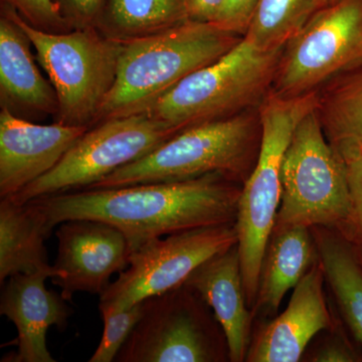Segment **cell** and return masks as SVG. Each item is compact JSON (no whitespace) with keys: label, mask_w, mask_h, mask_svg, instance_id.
Segmentation results:
<instances>
[{"label":"cell","mask_w":362,"mask_h":362,"mask_svg":"<svg viewBox=\"0 0 362 362\" xmlns=\"http://www.w3.org/2000/svg\"><path fill=\"white\" fill-rule=\"evenodd\" d=\"M242 188V183L216 173L183 181L75 190L28 202L52 230L78 218L111 223L122 230L132 252L173 233L235 223Z\"/></svg>","instance_id":"1"},{"label":"cell","mask_w":362,"mask_h":362,"mask_svg":"<svg viewBox=\"0 0 362 362\" xmlns=\"http://www.w3.org/2000/svg\"><path fill=\"white\" fill-rule=\"evenodd\" d=\"M243 37L214 23L188 20L162 32L121 40L115 82L95 125L144 111L183 78L230 52Z\"/></svg>","instance_id":"2"},{"label":"cell","mask_w":362,"mask_h":362,"mask_svg":"<svg viewBox=\"0 0 362 362\" xmlns=\"http://www.w3.org/2000/svg\"><path fill=\"white\" fill-rule=\"evenodd\" d=\"M261 140L259 112L197 124L85 189L183 181L216 173L244 185L256 165Z\"/></svg>","instance_id":"3"},{"label":"cell","mask_w":362,"mask_h":362,"mask_svg":"<svg viewBox=\"0 0 362 362\" xmlns=\"http://www.w3.org/2000/svg\"><path fill=\"white\" fill-rule=\"evenodd\" d=\"M316 105L317 90L293 97L270 92L259 104L261 147L256 165L243 185L235 223L243 282L252 311L262 262L280 207L285 151L298 124Z\"/></svg>","instance_id":"4"},{"label":"cell","mask_w":362,"mask_h":362,"mask_svg":"<svg viewBox=\"0 0 362 362\" xmlns=\"http://www.w3.org/2000/svg\"><path fill=\"white\" fill-rule=\"evenodd\" d=\"M282 52L263 51L244 37L230 52L183 78L144 111L180 131L246 111L270 93Z\"/></svg>","instance_id":"5"},{"label":"cell","mask_w":362,"mask_h":362,"mask_svg":"<svg viewBox=\"0 0 362 362\" xmlns=\"http://www.w3.org/2000/svg\"><path fill=\"white\" fill-rule=\"evenodd\" d=\"M37 52L58 97L57 122L94 124L105 98L115 82L122 42L98 32L96 26L66 33H49L28 23L4 4Z\"/></svg>","instance_id":"6"},{"label":"cell","mask_w":362,"mask_h":362,"mask_svg":"<svg viewBox=\"0 0 362 362\" xmlns=\"http://www.w3.org/2000/svg\"><path fill=\"white\" fill-rule=\"evenodd\" d=\"M315 109L298 124L286 149L274 226H325L346 235L354 225L346 165L328 142Z\"/></svg>","instance_id":"7"},{"label":"cell","mask_w":362,"mask_h":362,"mask_svg":"<svg viewBox=\"0 0 362 362\" xmlns=\"http://www.w3.org/2000/svg\"><path fill=\"white\" fill-rule=\"evenodd\" d=\"M178 132L145 111L107 119L81 136L52 170L7 199L23 204L85 189L147 156Z\"/></svg>","instance_id":"8"},{"label":"cell","mask_w":362,"mask_h":362,"mask_svg":"<svg viewBox=\"0 0 362 362\" xmlns=\"http://www.w3.org/2000/svg\"><path fill=\"white\" fill-rule=\"evenodd\" d=\"M143 303L141 318L115 361H230L220 323L201 295L185 283Z\"/></svg>","instance_id":"9"},{"label":"cell","mask_w":362,"mask_h":362,"mask_svg":"<svg viewBox=\"0 0 362 362\" xmlns=\"http://www.w3.org/2000/svg\"><path fill=\"white\" fill-rule=\"evenodd\" d=\"M362 61V0L319 8L288 40L271 92L293 97L315 92Z\"/></svg>","instance_id":"10"},{"label":"cell","mask_w":362,"mask_h":362,"mask_svg":"<svg viewBox=\"0 0 362 362\" xmlns=\"http://www.w3.org/2000/svg\"><path fill=\"white\" fill-rule=\"evenodd\" d=\"M238 244L235 223L204 226L149 240L100 296V311L129 308L185 284L207 259Z\"/></svg>","instance_id":"11"},{"label":"cell","mask_w":362,"mask_h":362,"mask_svg":"<svg viewBox=\"0 0 362 362\" xmlns=\"http://www.w3.org/2000/svg\"><path fill=\"white\" fill-rule=\"evenodd\" d=\"M58 256L52 284L70 302L78 292L101 296L116 274L129 266L131 247L117 226L103 221L78 218L59 223Z\"/></svg>","instance_id":"12"},{"label":"cell","mask_w":362,"mask_h":362,"mask_svg":"<svg viewBox=\"0 0 362 362\" xmlns=\"http://www.w3.org/2000/svg\"><path fill=\"white\" fill-rule=\"evenodd\" d=\"M324 283L325 276L317 255L293 289L286 310L252 337L246 361L297 362L303 358L312 340L337 322L328 307Z\"/></svg>","instance_id":"13"},{"label":"cell","mask_w":362,"mask_h":362,"mask_svg":"<svg viewBox=\"0 0 362 362\" xmlns=\"http://www.w3.org/2000/svg\"><path fill=\"white\" fill-rule=\"evenodd\" d=\"M57 276L52 266L49 270L11 276L1 285L0 314L18 330L11 343L16 350L2 357V362L56 361L47 349V330L52 326L65 330L73 314L62 294L45 287V281Z\"/></svg>","instance_id":"14"},{"label":"cell","mask_w":362,"mask_h":362,"mask_svg":"<svg viewBox=\"0 0 362 362\" xmlns=\"http://www.w3.org/2000/svg\"><path fill=\"white\" fill-rule=\"evenodd\" d=\"M89 129L58 122L40 125L16 117L8 107L2 106L0 197H13L52 170Z\"/></svg>","instance_id":"15"},{"label":"cell","mask_w":362,"mask_h":362,"mask_svg":"<svg viewBox=\"0 0 362 362\" xmlns=\"http://www.w3.org/2000/svg\"><path fill=\"white\" fill-rule=\"evenodd\" d=\"M185 284L214 311L226 335L230 361H246L254 315L247 303L237 245L207 259Z\"/></svg>","instance_id":"16"},{"label":"cell","mask_w":362,"mask_h":362,"mask_svg":"<svg viewBox=\"0 0 362 362\" xmlns=\"http://www.w3.org/2000/svg\"><path fill=\"white\" fill-rule=\"evenodd\" d=\"M317 259L311 228L274 226L262 262L252 315L273 317Z\"/></svg>","instance_id":"17"},{"label":"cell","mask_w":362,"mask_h":362,"mask_svg":"<svg viewBox=\"0 0 362 362\" xmlns=\"http://www.w3.org/2000/svg\"><path fill=\"white\" fill-rule=\"evenodd\" d=\"M30 40L6 8L0 20V90L2 101L20 108L57 115L58 97L42 77Z\"/></svg>","instance_id":"18"},{"label":"cell","mask_w":362,"mask_h":362,"mask_svg":"<svg viewBox=\"0 0 362 362\" xmlns=\"http://www.w3.org/2000/svg\"><path fill=\"white\" fill-rule=\"evenodd\" d=\"M52 228L37 207L11 199L0 202V283L18 274L49 270L45 240Z\"/></svg>","instance_id":"19"},{"label":"cell","mask_w":362,"mask_h":362,"mask_svg":"<svg viewBox=\"0 0 362 362\" xmlns=\"http://www.w3.org/2000/svg\"><path fill=\"white\" fill-rule=\"evenodd\" d=\"M311 233L338 311L362 344V264L356 247L333 228L314 226Z\"/></svg>","instance_id":"20"},{"label":"cell","mask_w":362,"mask_h":362,"mask_svg":"<svg viewBox=\"0 0 362 362\" xmlns=\"http://www.w3.org/2000/svg\"><path fill=\"white\" fill-rule=\"evenodd\" d=\"M315 110L335 149L362 147V61L317 90Z\"/></svg>","instance_id":"21"},{"label":"cell","mask_w":362,"mask_h":362,"mask_svg":"<svg viewBox=\"0 0 362 362\" xmlns=\"http://www.w3.org/2000/svg\"><path fill=\"white\" fill-rule=\"evenodd\" d=\"M187 21L185 0H106L98 25L110 33L109 37L128 40L162 32Z\"/></svg>","instance_id":"22"},{"label":"cell","mask_w":362,"mask_h":362,"mask_svg":"<svg viewBox=\"0 0 362 362\" xmlns=\"http://www.w3.org/2000/svg\"><path fill=\"white\" fill-rule=\"evenodd\" d=\"M316 11V0H259L245 37L263 51L283 49Z\"/></svg>","instance_id":"23"},{"label":"cell","mask_w":362,"mask_h":362,"mask_svg":"<svg viewBox=\"0 0 362 362\" xmlns=\"http://www.w3.org/2000/svg\"><path fill=\"white\" fill-rule=\"evenodd\" d=\"M143 307L142 301L123 310L100 311L104 321L103 335L90 362L115 361L119 351L141 318Z\"/></svg>","instance_id":"24"},{"label":"cell","mask_w":362,"mask_h":362,"mask_svg":"<svg viewBox=\"0 0 362 362\" xmlns=\"http://www.w3.org/2000/svg\"><path fill=\"white\" fill-rule=\"evenodd\" d=\"M13 7L28 23L49 33H62L68 23L54 0H2Z\"/></svg>","instance_id":"25"},{"label":"cell","mask_w":362,"mask_h":362,"mask_svg":"<svg viewBox=\"0 0 362 362\" xmlns=\"http://www.w3.org/2000/svg\"><path fill=\"white\" fill-rule=\"evenodd\" d=\"M328 335L321 339L309 356V361L314 362H356L362 357L354 349L344 330L337 320L334 325L326 329Z\"/></svg>","instance_id":"26"},{"label":"cell","mask_w":362,"mask_h":362,"mask_svg":"<svg viewBox=\"0 0 362 362\" xmlns=\"http://www.w3.org/2000/svg\"><path fill=\"white\" fill-rule=\"evenodd\" d=\"M345 161L349 180L350 197H351L354 225L346 235L362 230V147H350L340 150Z\"/></svg>","instance_id":"27"},{"label":"cell","mask_w":362,"mask_h":362,"mask_svg":"<svg viewBox=\"0 0 362 362\" xmlns=\"http://www.w3.org/2000/svg\"><path fill=\"white\" fill-rule=\"evenodd\" d=\"M68 25L76 28L99 25L106 0H54Z\"/></svg>","instance_id":"28"},{"label":"cell","mask_w":362,"mask_h":362,"mask_svg":"<svg viewBox=\"0 0 362 362\" xmlns=\"http://www.w3.org/2000/svg\"><path fill=\"white\" fill-rule=\"evenodd\" d=\"M259 0H226L220 18L214 25L245 37L258 8Z\"/></svg>","instance_id":"29"},{"label":"cell","mask_w":362,"mask_h":362,"mask_svg":"<svg viewBox=\"0 0 362 362\" xmlns=\"http://www.w3.org/2000/svg\"><path fill=\"white\" fill-rule=\"evenodd\" d=\"M225 4L226 0H185L188 20L216 23Z\"/></svg>","instance_id":"30"},{"label":"cell","mask_w":362,"mask_h":362,"mask_svg":"<svg viewBox=\"0 0 362 362\" xmlns=\"http://www.w3.org/2000/svg\"><path fill=\"white\" fill-rule=\"evenodd\" d=\"M345 237V235H344ZM347 239L351 240L352 244L356 247L357 254L362 264V230H356L347 235Z\"/></svg>","instance_id":"31"},{"label":"cell","mask_w":362,"mask_h":362,"mask_svg":"<svg viewBox=\"0 0 362 362\" xmlns=\"http://www.w3.org/2000/svg\"><path fill=\"white\" fill-rule=\"evenodd\" d=\"M317 1V11L319 8H322L324 6H329V4H334V2L338 1V0H316Z\"/></svg>","instance_id":"32"}]
</instances>
